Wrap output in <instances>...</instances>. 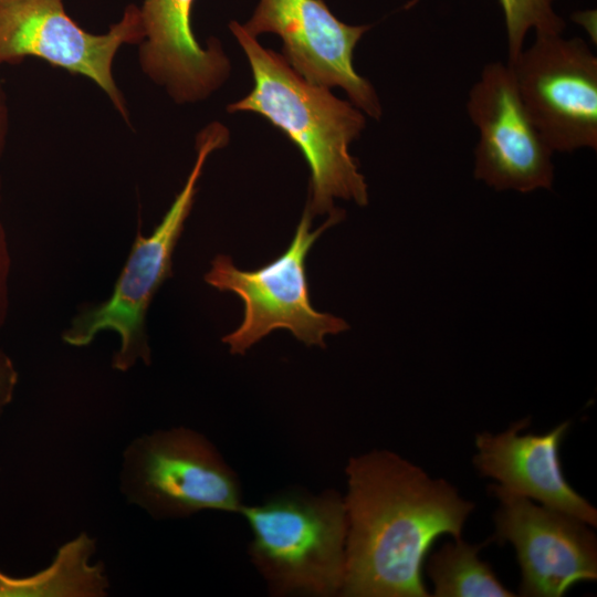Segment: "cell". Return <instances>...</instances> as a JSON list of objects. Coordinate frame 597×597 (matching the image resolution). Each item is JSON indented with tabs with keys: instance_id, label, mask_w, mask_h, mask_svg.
I'll list each match as a JSON object with an SVG mask.
<instances>
[{
	"instance_id": "cell-1",
	"label": "cell",
	"mask_w": 597,
	"mask_h": 597,
	"mask_svg": "<svg viewBox=\"0 0 597 597\" xmlns=\"http://www.w3.org/2000/svg\"><path fill=\"white\" fill-rule=\"evenodd\" d=\"M341 596L426 597L422 566L443 534L461 537L474 504L443 479L388 450L348 460Z\"/></svg>"
},
{
	"instance_id": "cell-2",
	"label": "cell",
	"mask_w": 597,
	"mask_h": 597,
	"mask_svg": "<svg viewBox=\"0 0 597 597\" xmlns=\"http://www.w3.org/2000/svg\"><path fill=\"white\" fill-rule=\"evenodd\" d=\"M229 28L248 57L254 85L245 97L228 105V112L258 113L297 146L311 171L307 208L313 217L337 211V198L366 206L367 184L349 153L365 129L364 113L329 88L305 81L242 24L232 21Z\"/></svg>"
},
{
	"instance_id": "cell-3",
	"label": "cell",
	"mask_w": 597,
	"mask_h": 597,
	"mask_svg": "<svg viewBox=\"0 0 597 597\" xmlns=\"http://www.w3.org/2000/svg\"><path fill=\"white\" fill-rule=\"evenodd\" d=\"M240 514L251 530L249 555L273 596L341 595L347 520L343 495L289 490Z\"/></svg>"
},
{
	"instance_id": "cell-4",
	"label": "cell",
	"mask_w": 597,
	"mask_h": 597,
	"mask_svg": "<svg viewBox=\"0 0 597 597\" xmlns=\"http://www.w3.org/2000/svg\"><path fill=\"white\" fill-rule=\"evenodd\" d=\"M228 140L229 130L220 123H211L199 133L196 161L185 186L151 234L145 237L138 230L112 294L73 317L62 334L65 344L84 347L98 333L113 331L119 337V348L112 358L114 369L127 371L138 362L150 364L146 331L149 305L163 283L172 275L174 251L191 211L205 163Z\"/></svg>"
},
{
	"instance_id": "cell-5",
	"label": "cell",
	"mask_w": 597,
	"mask_h": 597,
	"mask_svg": "<svg viewBox=\"0 0 597 597\" xmlns=\"http://www.w3.org/2000/svg\"><path fill=\"white\" fill-rule=\"evenodd\" d=\"M312 218L306 207L286 250L265 265L240 270L231 258L218 254L211 261L205 282L221 292H232L243 302V320L222 342L233 355H243L271 332L283 328L307 346L325 347V337L346 331L341 317L317 311L311 303L305 261L318 237L344 218V212L328 214L326 222L311 231Z\"/></svg>"
},
{
	"instance_id": "cell-6",
	"label": "cell",
	"mask_w": 597,
	"mask_h": 597,
	"mask_svg": "<svg viewBox=\"0 0 597 597\" xmlns=\"http://www.w3.org/2000/svg\"><path fill=\"white\" fill-rule=\"evenodd\" d=\"M119 489L129 504L153 519L212 510L240 514L238 474L202 433L174 427L144 433L123 452Z\"/></svg>"
},
{
	"instance_id": "cell-7",
	"label": "cell",
	"mask_w": 597,
	"mask_h": 597,
	"mask_svg": "<svg viewBox=\"0 0 597 597\" xmlns=\"http://www.w3.org/2000/svg\"><path fill=\"white\" fill-rule=\"evenodd\" d=\"M144 36L139 8L129 4L104 34L81 28L62 0H0V64L28 56L42 59L97 84L125 121L128 109L113 76V62L124 44Z\"/></svg>"
},
{
	"instance_id": "cell-8",
	"label": "cell",
	"mask_w": 597,
	"mask_h": 597,
	"mask_svg": "<svg viewBox=\"0 0 597 597\" xmlns=\"http://www.w3.org/2000/svg\"><path fill=\"white\" fill-rule=\"evenodd\" d=\"M507 64L526 112L553 151L597 149V57L584 40L536 34Z\"/></svg>"
},
{
	"instance_id": "cell-9",
	"label": "cell",
	"mask_w": 597,
	"mask_h": 597,
	"mask_svg": "<svg viewBox=\"0 0 597 597\" xmlns=\"http://www.w3.org/2000/svg\"><path fill=\"white\" fill-rule=\"evenodd\" d=\"M468 115L479 132L474 177L498 191L551 189L553 150L533 124L509 64H486L469 92Z\"/></svg>"
},
{
	"instance_id": "cell-10",
	"label": "cell",
	"mask_w": 597,
	"mask_h": 597,
	"mask_svg": "<svg viewBox=\"0 0 597 597\" xmlns=\"http://www.w3.org/2000/svg\"><path fill=\"white\" fill-rule=\"evenodd\" d=\"M490 493L499 501L492 541L515 548L522 596L561 597L579 582L597 579V541L590 525L496 483Z\"/></svg>"
},
{
	"instance_id": "cell-11",
	"label": "cell",
	"mask_w": 597,
	"mask_h": 597,
	"mask_svg": "<svg viewBox=\"0 0 597 597\" xmlns=\"http://www.w3.org/2000/svg\"><path fill=\"white\" fill-rule=\"evenodd\" d=\"M252 36L275 33L283 41V56L311 84L341 87L349 102L374 119L383 108L374 86L353 63L354 50L370 25L338 20L323 0H260L242 25Z\"/></svg>"
},
{
	"instance_id": "cell-12",
	"label": "cell",
	"mask_w": 597,
	"mask_h": 597,
	"mask_svg": "<svg viewBox=\"0 0 597 597\" xmlns=\"http://www.w3.org/2000/svg\"><path fill=\"white\" fill-rule=\"evenodd\" d=\"M528 425L530 418H525L499 433H478L473 457L476 471L507 491L596 527L597 510L563 474L559 452L569 421L544 433H522Z\"/></svg>"
},
{
	"instance_id": "cell-13",
	"label": "cell",
	"mask_w": 597,
	"mask_h": 597,
	"mask_svg": "<svg viewBox=\"0 0 597 597\" xmlns=\"http://www.w3.org/2000/svg\"><path fill=\"white\" fill-rule=\"evenodd\" d=\"M195 0H143L144 36L138 60L143 72L180 104L206 100L230 74V62L217 39L202 48L193 35Z\"/></svg>"
},
{
	"instance_id": "cell-14",
	"label": "cell",
	"mask_w": 597,
	"mask_h": 597,
	"mask_svg": "<svg viewBox=\"0 0 597 597\" xmlns=\"http://www.w3.org/2000/svg\"><path fill=\"white\" fill-rule=\"evenodd\" d=\"M96 541L82 532L59 547L43 570L23 578L0 572V597H102L109 587L105 568L92 564Z\"/></svg>"
},
{
	"instance_id": "cell-15",
	"label": "cell",
	"mask_w": 597,
	"mask_h": 597,
	"mask_svg": "<svg viewBox=\"0 0 597 597\" xmlns=\"http://www.w3.org/2000/svg\"><path fill=\"white\" fill-rule=\"evenodd\" d=\"M486 544H469L462 537L432 553L426 570L436 597H512L479 552Z\"/></svg>"
},
{
	"instance_id": "cell-16",
	"label": "cell",
	"mask_w": 597,
	"mask_h": 597,
	"mask_svg": "<svg viewBox=\"0 0 597 597\" xmlns=\"http://www.w3.org/2000/svg\"><path fill=\"white\" fill-rule=\"evenodd\" d=\"M503 8L509 63L524 49V40L530 30L535 34H561L564 20L553 10L549 0H500ZM417 0H412L410 6Z\"/></svg>"
},
{
	"instance_id": "cell-17",
	"label": "cell",
	"mask_w": 597,
	"mask_h": 597,
	"mask_svg": "<svg viewBox=\"0 0 597 597\" xmlns=\"http://www.w3.org/2000/svg\"><path fill=\"white\" fill-rule=\"evenodd\" d=\"M11 268V258L8 247L7 233L0 221V329L3 327L9 310L8 281Z\"/></svg>"
},
{
	"instance_id": "cell-18",
	"label": "cell",
	"mask_w": 597,
	"mask_h": 597,
	"mask_svg": "<svg viewBox=\"0 0 597 597\" xmlns=\"http://www.w3.org/2000/svg\"><path fill=\"white\" fill-rule=\"evenodd\" d=\"M18 379L12 359L0 349V417L13 399Z\"/></svg>"
},
{
	"instance_id": "cell-19",
	"label": "cell",
	"mask_w": 597,
	"mask_h": 597,
	"mask_svg": "<svg viewBox=\"0 0 597 597\" xmlns=\"http://www.w3.org/2000/svg\"><path fill=\"white\" fill-rule=\"evenodd\" d=\"M9 129V112L4 90L0 83V160L3 156ZM0 200H1V177H0Z\"/></svg>"
},
{
	"instance_id": "cell-20",
	"label": "cell",
	"mask_w": 597,
	"mask_h": 597,
	"mask_svg": "<svg viewBox=\"0 0 597 597\" xmlns=\"http://www.w3.org/2000/svg\"><path fill=\"white\" fill-rule=\"evenodd\" d=\"M549 1L552 2L553 0H549Z\"/></svg>"
}]
</instances>
